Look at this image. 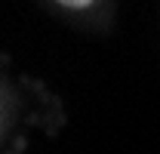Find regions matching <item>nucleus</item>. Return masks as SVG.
Segmentation results:
<instances>
[{"mask_svg":"<svg viewBox=\"0 0 160 154\" xmlns=\"http://www.w3.org/2000/svg\"><path fill=\"white\" fill-rule=\"evenodd\" d=\"M59 6H65V9H86V6H92L96 0H56Z\"/></svg>","mask_w":160,"mask_h":154,"instance_id":"obj_1","label":"nucleus"}]
</instances>
